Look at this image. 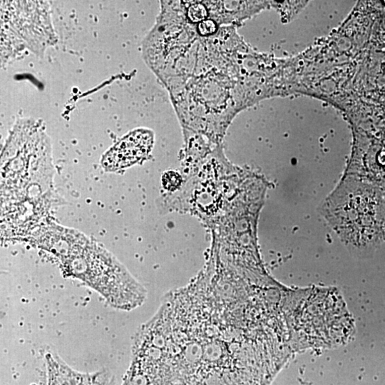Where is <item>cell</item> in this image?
I'll return each instance as SVG.
<instances>
[{
    "label": "cell",
    "mask_w": 385,
    "mask_h": 385,
    "mask_svg": "<svg viewBox=\"0 0 385 385\" xmlns=\"http://www.w3.org/2000/svg\"><path fill=\"white\" fill-rule=\"evenodd\" d=\"M42 247L59 261L69 276L83 282L114 308L130 311L142 305L147 290L107 250L79 233L46 239Z\"/></svg>",
    "instance_id": "cell-1"
},
{
    "label": "cell",
    "mask_w": 385,
    "mask_h": 385,
    "mask_svg": "<svg viewBox=\"0 0 385 385\" xmlns=\"http://www.w3.org/2000/svg\"><path fill=\"white\" fill-rule=\"evenodd\" d=\"M154 136L150 131L139 130L132 132L115 144L103 156V167L115 171L139 162L150 152Z\"/></svg>",
    "instance_id": "cell-2"
},
{
    "label": "cell",
    "mask_w": 385,
    "mask_h": 385,
    "mask_svg": "<svg viewBox=\"0 0 385 385\" xmlns=\"http://www.w3.org/2000/svg\"><path fill=\"white\" fill-rule=\"evenodd\" d=\"M181 176L177 172L173 171L166 172L162 176L163 188L173 191L180 186L181 184Z\"/></svg>",
    "instance_id": "cell-3"
},
{
    "label": "cell",
    "mask_w": 385,
    "mask_h": 385,
    "mask_svg": "<svg viewBox=\"0 0 385 385\" xmlns=\"http://www.w3.org/2000/svg\"><path fill=\"white\" fill-rule=\"evenodd\" d=\"M207 15V10L202 4L192 5L188 10L189 19L194 22L204 21Z\"/></svg>",
    "instance_id": "cell-4"
},
{
    "label": "cell",
    "mask_w": 385,
    "mask_h": 385,
    "mask_svg": "<svg viewBox=\"0 0 385 385\" xmlns=\"http://www.w3.org/2000/svg\"><path fill=\"white\" fill-rule=\"evenodd\" d=\"M217 30V26L212 20H204L200 22L199 25V33L202 35H211L214 34Z\"/></svg>",
    "instance_id": "cell-5"
},
{
    "label": "cell",
    "mask_w": 385,
    "mask_h": 385,
    "mask_svg": "<svg viewBox=\"0 0 385 385\" xmlns=\"http://www.w3.org/2000/svg\"><path fill=\"white\" fill-rule=\"evenodd\" d=\"M93 385H113L112 377L110 376L109 373L105 371Z\"/></svg>",
    "instance_id": "cell-6"
}]
</instances>
